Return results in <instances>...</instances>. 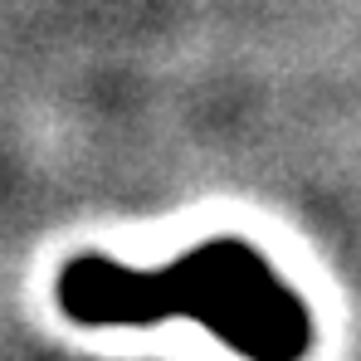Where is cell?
Here are the masks:
<instances>
[{
  "label": "cell",
  "mask_w": 361,
  "mask_h": 361,
  "mask_svg": "<svg viewBox=\"0 0 361 361\" xmlns=\"http://www.w3.org/2000/svg\"><path fill=\"white\" fill-rule=\"evenodd\" d=\"M59 302L93 327L195 312L254 361H298L312 347L307 312L249 244H205L166 274H132L88 254L59 274Z\"/></svg>",
  "instance_id": "cell-1"
}]
</instances>
